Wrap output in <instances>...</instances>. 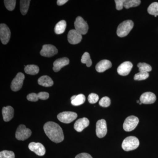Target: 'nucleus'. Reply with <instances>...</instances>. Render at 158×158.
I'll use <instances>...</instances> for the list:
<instances>
[{"label":"nucleus","mask_w":158,"mask_h":158,"mask_svg":"<svg viewBox=\"0 0 158 158\" xmlns=\"http://www.w3.org/2000/svg\"><path fill=\"white\" fill-rule=\"evenodd\" d=\"M140 72L148 73L151 71L152 68L149 64L146 63H139L138 64Z\"/></svg>","instance_id":"cd10ccee"},{"label":"nucleus","mask_w":158,"mask_h":158,"mask_svg":"<svg viewBox=\"0 0 158 158\" xmlns=\"http://www.w3.org/2000/svg\"><path fill=\"white\" fill-rule=\"evenodd\" d=\"M107 133L106 122L105 119L99 120L96 123V133L99 138H102Z\"/></svg>","instance_id":"9d476101"},{"label":"nucleus","mask_w":158,"mask_h":158,"mask_svg":"<svg viewBox=\"0 0 158 158\" xmlns=\"http://www.w3.org/2000/svg\"><path fill=\"white\" fill-rule=\"evenodd\" d=\"M69 63V60L66 57L60 58L56 60L53 63V69L55 72H58L64 66L68 65Z\"/></svg>","instance_id":"f3484780"},{"label":"nucleus","mask_w":158,"mask_h":158,"mask_svg":"<svg viewBox=\"0 0 158 158\" xmlns=\"http://www.w3.org/2000/svg\"><path fill=\"white\" fill-rule=\"evenodd\" d=\"M134 27V23L131 20H127L121 23L117 29V35L118 37H123L129 34Z\"/></svg>","instance_id":"f03ea898"},{"label":"nucleus","mask_w":158,"mask_h":158,"mask_svg":"<svg viewBox=\"0 0 158 158\" xmlns=\"http://www.w3.org/2000/svg\"><path fill=\"white\" fill-rule=\"evenodd\" d=\"M68 2V0H58L57 2V5L59 6H62Z\"/></svg>","instance_id":"4c0bfd02"},{"label":"nucleus","mask_w":158,"mask_h":158,"mask_svg":"<svg viewBox=\"0 0 158 158\" xmlns=\"http://www.w3.org/2000/svg\"><path fill=\"white\" fill-rule=\"evenodd\" d=\"M75 158H93L91 156L87 153H81L75 157Z\"/></svg>","instance_id":"e433bc0d"},{"label":"nucleus","mask_w":158,"mask_h":158,"mask_svg":"<svg viewBox=\"0 0 158 158\" xmlns=\"http://www.w3.org/2000/svg\"><path fill=\"white\" fill-rule=\"evenodd\" d=\"M38 98L42 100L48 99L49 97V94L46 92H40L38 94Z\"/></svg>","instance_id":"c9c22d12"},{"label":"nucleus","mask_w":158,"mask_h":158,"mask_svg":"<svg viewBox=\"0 0 158 158\" xmlns=\"http://www.w3.org/2000/svg\"><path fill=\"white\" fill-rule=\"evenodd\" d=\"M125 0H115V2L116 5V9L117 10H121L124 7V4Z\"/></svg>","instance_id":"f704fd0d"},{"label":"nucleus","mask_w":158,"mask_h":158,"mask_svg":"<svg viewBox=\"0 0 158 158\" xmlns=\"http://www.w3.org/2000/svg\"><path fill=\"white\" fill-rule=\"evenodd\" d=\"M16 1L15 0H5V6L6 9L9 11H11L14 10L16 5Z\"/></svg>","instance_id":"c85d7f7f"},{"label":"nucleus","mask_w":158,"mask_h":158,"mask_svg":"<svg viewBox=\"0 0 158 158\" xmlns=\"http://www.w3.org/2000/svg\"><path fill=\"white\" fill-rule=\"evenodd\" d=\"M27 99L29 101L37 102L39 99L38 94L35 93L30 94L27 96Z\"/></svg>","instance_id":"72a5a7b5"},{"label":"nucleus","mask_w":158,"mask_h":158,"mask_svg":"<svg viewBox=\"0 0 158 158\" xmlns=\"http://www.w3.org/2000/svg\"><path fill=\"white\" fill-rule=\"evenodd\" d=\"M38 83L39 85L45 87H50L54 84L53 81L51 78L48 76H43L38 80Z\"/></svg>","instance_id":"aec40b11"},{"label":"nucleus","mask_w":158,"mask_h":158,"mask_svg":"<svg viewBox=\"0 0 158 158\" xmlns=\"http://www.w3.org/2000/svg\"><path fill=\"white\" fill-rule=\"evenodd\" d=\"M99 100V96L98 94L91 93L88 97V101L90 104L96 103Z\"/></svg>","instance_id":"473e14b6"},{"label":"nucleus","mask_w":158,"mask_h":158,"mask_svg":"<svg viewBox=\"0 0 158 158\" xmlns=\"http://www.w3.org/2000/svg\"><path fill=\"white\" fill-rule=\"evenodd\" d=\"M11 37V31L9 27L5 24L0 25V39L3 44H6L9 42Z\"/></svg>","instance_id":"6e6552de"},{"label":"nucleus","mask_w":158,"mask_h":158,"mask_svg":"<svg viewBox=\"0 0 158 158\" xmlns=\"http://www.w3.org/2000/svg\"><path fill=\"white\" fill-rule=\"evenodd\" d=\"M86 98L84 94H80L76 95L75 98L71 101V104L73 106H79L84 103Z\"/></svg>","instance_id":"5701e85b"},{"label":"nucleus","mask_w":158,"mask_h":158,"mask_svg":"<svg viewBox=\"0 0 158 158\" xmlns=\"http://www.w3.org/2000/svg\"><path fill=\"white\" fill-rule=\"evenodd\" d=\"M139 144L140 142L138 138L135 136H129L123 141L122 147L125 151H130L138 148Z\"/></svg>","instance_id":"7ed1b4c3"},{"label":"nucleus","mask_w":158,"mask_h":158,"mask_svg":"<svg viewBox=\"0 0 158 158\" xmlns=\"http://www.w3.org/2000/svg\"><path fill=\"white\" fill-rule=\"evenodd\" d=\"M77 117L76 113L73 112H63L59 113L57 118L59 121L65 123H69L74 121Z\"/></svg>","instance_id":"0eeeda50"},{"label":"nucleus","mask_w":158,"mask_h":158,"mask_svg":"<svg viewBox=\"0 0 158 158\" xmlns=\"http://www.w3.org/2000/svg\"><path fill=\"white\" fill-rule=\"evenodd\" d=\"M148 13L154 16L158 15V3L154 2L151 4L148 9Z\"/></svg>","instance_id":"a878e982"},{"label":"nucleus","mask_w":158,"mask_h":158,"mask_svg":"<svg viewBox=\"0 0 158 158\" xmlns=\"http://www.w3.org/2000/svg\"><path fill=\"white\" fill-rule=\"evenodd\" d=\"M28 147L30 150L35 153L37 155L43 156L45 154V147L41 143L31 142L29 144Z\"/></svg>","instance_id":"f8f14e48"},{"label":"nucleus","mask_w":158,"mask_h":158,"mask_svg":"<svg viewBox=\"0 0 158 158\" xmlns=\"http://www.w3.org/2000/svg\"><path fill=\"white\" fill-rule=\"evenodd\" d=\"M149 77L148 73L139 72L136 74L134 77V80L135 81H142L146 80Z\"/></svg>","instance_id":"c756f323"},{"label":"nucleus","mask_w":158,"mask_h":158,"mask_svg":"<svg viewBox=\"0 0 158 158\" xmlns=\"http://www.w3.org/2000/svg\"><path fill=\"white\" fill-rule=\"evenodd\" d=\"M66 23L65 20H61L56 24L55 27V32L57 34H63L66 29Z\"/></svg>","instance_id":"412c9836"},{"label":"nucleus","mask_w":158,"mask_h":158,"mask_svg":"<svg viewBox=\"0 0 158 158\" xmlns=\"http://www.w3.org/2000/svg\"><path fill=\"white\" fill-rule=\"evenodd\" d=\"M141 3V1L140 0H127L125 2L124 7L125 9H128L132 7H137Z\"/></svg>","instance_id":"393cba45"},{"label":"nucleus","mask_w":158,"mask_h":158,"mask_svg":"<svg viewBox=\"0 0 158 158\" xmlns=\"http://www.w3.org/2000/svg\"><path fill=\"white\" fill-rule=\"evenodd\" d=\"M75 30L81 35H85L88 33V25L83 18L78 16L77 18L74 22Z\"/></svg>","instance_id":"423d86ee"},{"label":"nucleus","mask_w":158,"mask_h":158,"mask_svg":"<svg viewBox=\"0 0 158 158\" xmlns=\"http://www.w3.org/2000/svg\"><path fill=\"white\" fill-rule=\"evenodd\" d=\"M99 104L102 107H108L111 104V100L108 97H104L99 101Z\"/></svg>","instance_id":"7c9ffc66"},{"label":"nucleus","mask_w":158,"mask_h":158,"mask_svg":"<svg viewBox=\"0 0 158 158\" xmlns=\"http://www.w3.org/2000/svg\"><path fill=\"white\" fill-rule=\"evenodd\" d=\"M76 96V95H73V96L71 98V100H73L75 98Z\"/></svg>","instance_id":"58836bf2"},{"label":"nucleus","mask_w":158,"mask_h":158,"mask_svg":"<svg viewBox=\"0 0 158 158\" xmlns=\"http://www.w3.org/2000/svg\"><path fill=\"white\" fill-rule=\"evenodd\" d=\"M90 123L88 118H82L78 119L74 125V128L78 132L82 131L85 128L88 127Z\"/></svg>","instance_id":"dca6fc26"},{"label":"nucleus","mask_w":158,"mask_h":158,"mask_svg":"<svg viewBox=\"0 0 158 158\" xmlns=\"http://www.w3.org/2000/svg\"><path fill=\"white\" fill-rule=\"evenodd\" d=\"M133 66V65L131 62L128 61L125 62L118 66L117 68V72L120 75L126 76L131 72Z\"/></svg>","instance_id":"4468645a"},{"label":"nucleus","mask_w":158,"mask_h":158,"mask_svg":"<svg viewBox=\"0 0 158 158\" xmlns=\"http://www.w3.org/2000/svg\"><path fill=\"white\" fill-rule=\"evenodd\" d=\"M32 132L24 125H20L18 127L15 133V138L18 140L24 141L31 136Z\"/></svg>","instance_id":"20e7f679"},{"label":"nucleus","mask_w":158,"mask_h":158,"mask_svg":"<svg viewBox=\"0 0 158 158\" xmlns=\"http://www.w3.org/2000/svg\"><path fill=\"white\" fill-rule=\"evenodd\" d=\"M69 42L72 44H77L81 42L82 39V35L76 30H71L68 34Z\"/></svg>","instance_id":"ddd939ff"},{"label":"nucleus","mask_w":158,"mask_h":158,"mask_svg":"<svg viewBox=\"0 0 158 158\" xmlns=\"http://www.w3.org/2000/svg\"><path fill=\"white\" fill-rule=\"evenodd\" d=\"M156 97L152 92H147L143 93L140 97V101L144 104H151L156 102Z\"/></svg>","instance_id":"2eb2a0df"},{"label":"nucleus","mask_w":158,"mask_h":158,"mask_svg":"<svg viewBox=\"0 0 158 158\" xmlns=\"http://www.w3.org/2000/svg\"><path fill=\"white\" fill-rule=\"evenodd\" d=\"M31 1L30 0H21L20 11L22 14L25 15L28 11Z\"/></svg>","instance_id":"b1692460"},{"label":"nucleus","mask_w":158,"mask_h":158,"mask_svg":"<svg viewBox=\"0 0 158 158\" xmlns=\"http://www.w3.org/2000/svg\"><path fill=\"white\" fill-rule=\"evenodd\" d=\"M139 119L135 116H131L127 117L123 125V129L127 132H130L135 129L138 123Z\"/></svg>","instance_id":"39448f33"},{"label":"nucleus","mask_w":158,"mask_h":158,"mask_svg":"<svg viewBox=\"0 0 158 158\" xmlns=\"http://www.w3.org/2000/svg\"><path fill=\"white\" fill-rule=\"evenodd\" d=\"M14 109L10 106L4 107L2 110L3 119L5 122L11 120L14 116Z\"/></svg>","instance_id":"6ab92c4d"},{"label":"nucleus","mask_w":158,"mask_h":158,"mask_svg":"<svg viewBox=\"0 0 158 158\" xmlns=\"http://www.w3.org/2000/svg\"><path fill=\"white\" fill-rule=\"evenodd\" d=\"M24 79V75L22 73H19L11 82V90L14 91H17L20 90L23 84Z\"/></svg>","instance_id":"1a4fd4ad"},{"label":"nucleus","mask_w":158,"mask_h":158,"mask_svg":"<svg viewBox=\"0 0 158 158\" xmlns=\"http://www.w3.org/2000/svg\"><path fill=\"white\" fill-rule=\"evenodd\" d=\"M81 62L83 64H86L87 67H89L92 65V61L90 59V54L86 52L82 56Z\"/></svg>","instance_id":"bb28decb"},{"label":"nucleus","mask_w":158,"mask_h":158,"mask_svg":"<svg viewBox=\"0 0 158 158\" xmlns=\"http://www.w3.org/2000/svg\"><path fill=\"white\" fill-rule=\"evenodd\" d=\"M24 71L25 72L28 74L35 75L39 73V68L36 65H29L25 67Z\"/></svg>","instance_id":"4be33fe9"},{"label":"nucleus","mask_w":158,"mask_h":158,"mask_svg":"<svg viewBox=\"0 0 158 158\" xmlns=\"http://www.w3.org/2000/svg\"><path fill=\"white\" fill-rule=\"evenodd\" d=\"M58 50L54 46L51 44H45L43 46L40 54L42 56L49 58L53 56L58 53Z\"/></svg>","instance_id":"9b49d317"},{"label":"nucleus","mask_w":158,"mask_h":158,"mask_svg":"<svg viewBox=\"0 0 158 158\" xmlns=\"http://www.w3.org/2000/svg\"><path fill=\"white\" fill-rule=\"evenodd\" d=\"M112 64L110 61L103 60L100 61L96 65V70L98 72L103 73L112 67Z\"/></svg>","instance_id":"a211bd4d"},{"label":"nucleus","mask_w":158,"mask_h":158,"mask_svg":"<svg viewBox=\"0 0 158 158\" xmlns=\"http://www.w3.org/2000/svg\"><path fill=\"white\" fill-rule=\"evenodd\" d=\"M14 153L10 151L4 150L0 152V158H15Z\"/></svg>","instance_id":"2f4dec72"},{"label":"nucleus","mask_w":158,"mask_h":158,"mask_svg":"<svg viewBox=\"0 0 158 158\" xmlns=\"http://www.w3.org/2000/svg\"><path fill=\"white\" fill-rule=\"evenodd\" d=\"M44 130L46 135L55 143H60L63 141L64 134L62 128L54 122H48L44 126Z\"/></svg>","instance_id":"f257e3e1"}]
</instances>
